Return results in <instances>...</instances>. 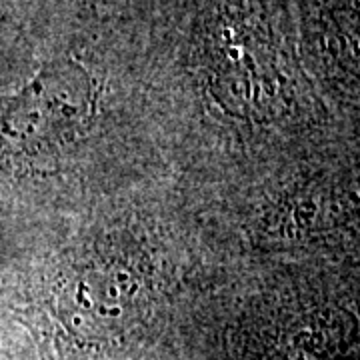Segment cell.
I'll use <instances>...</instances> for the list:
<instances>
[{"instance_id": "cell-1", "label": "cell", "mask_w": 360, "mask_h": 360, "mask_svg": "<svg viewBox=\"0 0 360 360\" xmlns=\"http://www.w3.org/2000/svg\"><path fill=\"white\" fill-rule=\"evenodd\" d=\"M94 82L72 58L40 68L0 106V142L14 153L34 155L70 141L94 115Z\"/></svg>"}, {"instance_id": "cell-2", "label": "cell", "mask_w": 360, "mask_h": 360, "mask_svg": "<svg viewBox=\"0 0 360 360\" xmlns=\"http://www.w3.org/2000/svg\"><path fill=\"white\" fill-rule=\"evenodd\" d=\"M0 360H20L14 352H8V350H0Z\"/></svg>"}, {"instance_id": "cell-3", "label": "cell", "mask_w": 360, "mask_h": 360, "mask_svg": "<svg viewBox=\"0 0 360 360\" xmlns=\"http://www.w3.org/2000/svg\"><path fill=\"white\" fill-rule=\"evenodd\" d=\"M104 360H144V359H130V356H122V359H104Z\"/></svg>"}]
</instances>
